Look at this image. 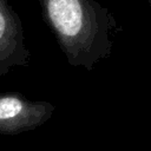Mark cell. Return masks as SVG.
I'll return each mask as SVG.
<instances>
[{
	"label": "cell",
	"instance_id": "3",
	"mask_svg": "<svg viewBox=\"0 0 151 151\" xmlns=\"http://www.w3.org/2000/svg\"><path fill=\"white\" fill-rule=\"evenodd\" d=\"M29 61L21 19L7 0H0V76L14 66H27Z\"/></svg>",
	"mask_w": 151,
	"mask_h": 151
},
{
	"label": "cell",
	"instance_id": "1",
	"mask_svg": "<svg viewBox=\"0 0 151 151\" xmlns=\"http://www.w3.org/2000/svg\"><path fill=\"white\" fill-rule=\"evenodd\" d=\"M41 17L71 66L92 71L112 53L117 21L96 0H38Z\"/></svg>",
	"mask_w": 151,
	"mask_h": 151
},
{
	"label": "cell",
	"instance_id": "2",
	"mask_svg": "<svg viewBox=\"0 0 151 151\" xmlns=\"http://www.w3.org/2000/svg\"><path fill=\"white\" fill-rule=\"evenodd\" d=\"M54 110L55 106L46 100H32L19 92L0 93V134L35 130L52 117Z\"/></svg>",
	"mask_w": 151,
	"mask_h": 151
},
{
	"label": "cell",
	"instance_id": "4",
	"mask_svg": "<svg viewBox=\"0 0 151 151\" xmlns=\"http://www.w3.org/2000/svg\"><path fill=\"white\" fill-rule=\"evenodd\" d=\"M147 2H149V5H150V9H151V0H147ZM150 14H151V12H150Z\"/></svg>",
	"mask_w": 151,
	"mask_h": 151
}]
</instances>
